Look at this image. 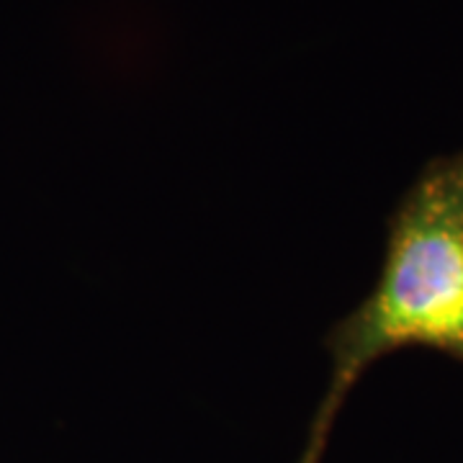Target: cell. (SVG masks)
<instances>
[{
    "label": "cell",
    "instance_id": "1",
    "mask_svg": "<svg viewBox=\"0 0 463 463\" xmlns=\"http://www.w3.org/2000/svg\"><path fill=\"white\" fill-rule=\"evenodd\" d=\"M332 371L298 463H319L347 394L379 358L430 347L463 364V149L420 170L386 222L371 294L327 332Z\"/></svg>",
    "mask_w": 463,
    "mask_h": 463
}]
</instances>
